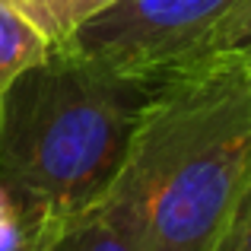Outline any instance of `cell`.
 Segmentation results:
<instances>
[{
    "label": "cell",
    "instance_id": "cell-1",
    "mask_svg": "<svg viewBox=\"0 0 251 251\" xmlns=\"http://www.w3.org/2000/svg\"><path fill=\"white\" fill-rule=\"evenodd\" d=\"M251 184V70L203 61L162 80L108 201L140 251H216Z\"/></svg>",
    "mask_w": 251,
    "mask_h": 251
},
{
    "label": "cell",
    "instance_id": "cell-2",
    "mask_svg": "<svg viewBox=\"0 0 251 251\" xmlns=\"http://www.w3.org/2000/svg\"><path fill=\"white\" fill-rule=\"evenodd\" d=\"M166 76H134L54 45L0 92V181L57 223L108 197Z\"/></svg>",
    "mask_w": 251,
    "mask_h": 251
},
{
    "label": "cell",
    "instance_id": "cell-3",
    "mask_svg": "<svg viewBox=\"0 0 251 251\" xmlns=\"http://www.w3.org/2000/svg\"><path fill=\"white\" fill-rule=\"evenodd\" d=\"M251 0H115L67 48L134 76H172L201 64L210 38Z\"/></svg>",
    "mask_w": 251,
    "mask_h": 251
},
{
    "label": "cell",
    "instance_id": "cell-4",
    "mask_svg": "<svg viewBox=\"0 0 251 251\" xmlns=\"http://www.w3.org/2000/svg\"><path fill=\"white\" fill-rule=\"evenodd\" d=\"M38 251H140V242L124 210L105 197L76 216L48 223Z\"/></svg>",
    "mask_w": 251,
    "mask_h": 251
},
{
    "label": "cell",
    "instance_id": "cell-5",
    "mask_svg": "<svg viewBox=\"0 0 251 251\" xmlns=\"http://www.w3.org/2000/svg\"><path fill=\"white\" fill-rule=\"evenodd\" d=\"M51 51V42L10 3L0 0V92L25 67L38 64Z\"/></svg>",
    "mask_w": 251,
    "mask_h": 251
},
{
    "label": "cell",
    "instance_id": "cell-6",
    "mask_svg": "<svg viewBox=\"0 0 251 251\" xmlns=\"http://www.w3.org/2000/svg\"><path fill=\"white\" fill-rule=\"evenodd\" d=\"M38 32L54 45H64L83 23L108 10L115 0H10Z\"/></svg>",
    "mask_w": 251,
    "mask_h": 251
},
{
    "label": "cell",
    "instance_id": "cell-7",
    "mask_svg": "<svg viewBox=\"0 0 251 251\" xmlns=\"http://www.w3.org/2000/svg\"><path fill=\"white\" fill-rule=\"evenodd\" d=\"M203 61H251V3H245L213 38H210L207 51H203Z\"/></svg>",
    "mask_w": 251,
    "mask_h": 251
},
{
    "label": "cell",
    "instance_id": "cell-8",
    "mask_svg": "<svg viewBox=\"0 0 251 251\" xmlns=\"http://www.w3.org/2000/svg\"><path fill=\"white\" fill-rule=\"evenodd\" d=\"M216 251H251V184L242 194V203L235 210L232 223L226 226V232H223Z\"/></svg>",
    "mask_w": 251,
    "mask_h": 251
},
{
    "label": "cell",
    "instance_id": "cell-9",
    "mask_svg": "<svg viewBox=\"0 0 251 251\" xmlns=\"http://www.w3.org/2000/svg\"><path fill=\"white\" fill-rule=\"evenodd\" d=\"M248 70H251V61H248Z\"/></svg>",
    "mask_w": 251,
    "mask_h": 251
}]
</instances>
